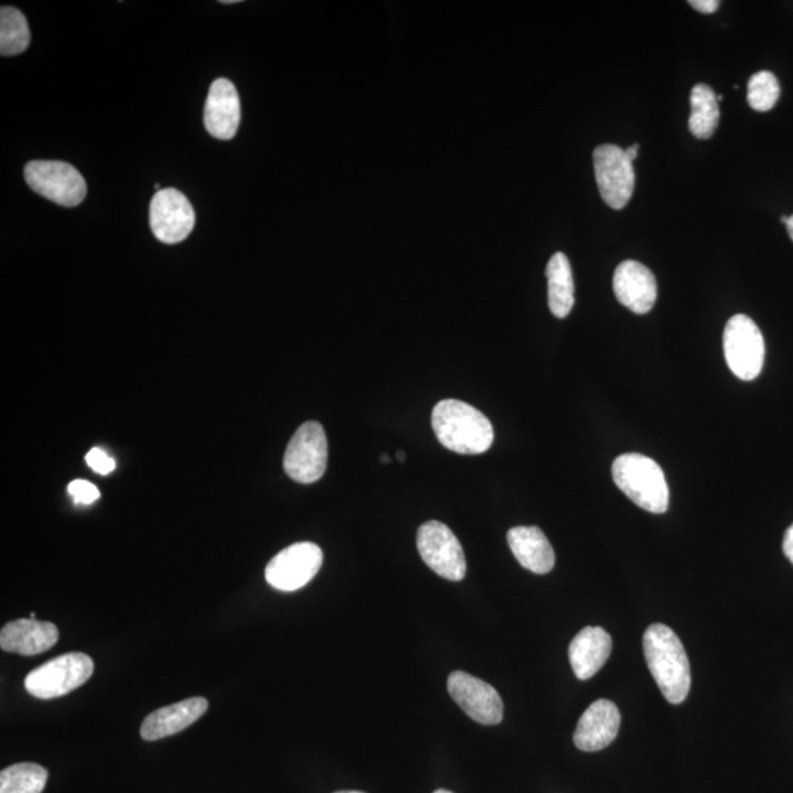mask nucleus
<instances>
[{"instance_id":"obj_1","label":"nucleus","mask_w":793,"mask_h":793,"mask_svg":"<svg viewBox=\"0 0 793 793\" xmlns=\"http://www.w3.org/2000/svg\"><path fill=\"white\" fill-rule=\"evenodd\" d=\"M644 654L664 698L682 704L691 690V666L675 632L662 623L651 625L644 634Z\"/></svg>"},{"instance_id":"obj_2","label":"nucleus","mask_w":793,"mask_h":793,"mask_svg":"<svg viewBox=\"0 0 793 793\" xmlns=\"http://www.w3.org/2000/svg\"><path fill=\"white\" fill-rule=\"evenodd\" d=\"M433 428L438 442L457 454H483L493 446L492 422L463 402H439L434 407Z\"/></svg>"},{"instance_id":"obj_3","label":"nucleus","mask_w":793,"mask_h":793,"mask_svg":"<svg viewBox=\"0 0 793 793\" xmlns=\"http://www.w3.org/2000/svg\"><path fill=\"white\" fill-rule=\"evenodd\" d=\"M613 479L618 489L644 511L662 515L668 508L671 492L662 467L638 453L622 454L613 463Z\"/></svg>"},{"instance_id":"obj_4","label":"nucleus","mask_w":793,"mask_h":793,"mask_svg":"<svg viewBox=\"0 0 793 793\" xmlns=\"http://www.w3.org/2000/svg\"><path fill=\"white\" fill-rule=\"evenodd\" d=\"M93 660L87 654L59 655L27 676L26 690L36 698H59L85 685L93 675Z\"/></svg>"},{"instance_id":"obj_5","label":"nucleus","mask_w":793,"mask_h":793,"mask_svg":"<svg viewBox=\"0 0 793 793\" xmlns=\"http://www.w3.org/2000/svg\"><path fill=\"white\" fill-rule=\"evenodd\" d=\"M723 347L728 368L737 378L753 380L759 377L764 366L765 344L753 319L746 315L728 319Z\"/></svg>"},{"instance_id":"obj_6","label":"nucleus","mask_w":793,"mask_h":793,"mask_svg":"<svg viewBox=\"0 0 793 793\" xmlns=\"http://www.w3.org/2000/svg\"><path fill=\"white\" fill-rule=\"evenodd\" d=\"M328 442L319 422H306L296 430L284 456V470L293 480L314 484L327 470Z\"/></svg>"},{"instance_id":"obj_7","label":"nucleus","mask_w":793,"mask_h":793,"mask_svg":"<svg viewBox=\"0 0 793 793\" xmlns=\"http://www.w3.org/2000/svg\"><path fill=\"white\" fill-rule=\"evenodd\" d=\"M24 174L31 189L59 206L75 208L87 195L85 178L70 163L33 160L27 165Z\"/></svg>"},{"instance_id":"obj_8","label":"nucleus","mask_w":793,"mask_h":793,"mask_svg":"<svg viewBox=\"0 0 793 793\" xmlns=\"http://www.w3.org/2000/svg\"><path fill=\"white\" fill-rule=\"evenodd\" d=\"M417 549L426 566L444 579L458 582L466 576L467 565L462 544L442 522L430 521L417 531Z\"/></svg>"},{"instance_id":"obj_9","label":"nucleus","mask_w":793,"mask_h":793,"mask_svg":"<svg viewBox=\"0 0 793 793\" xmlns=\"http://www.w3.org/2000/svg\"><path fill=\"white\" fill-rule=\"evenodd\" d=\"M594 169L605 204L616 210L625 208L635 190L634 162L627 158L625 149L614 145L598 146L594 150Z\"/></svg>"},{"instance_id":"obj_10","label":"nucleus","mask_w":793,"mask_h":793,"mask_svg":"<svg viewBox=\"0 0 793 793\" xmlns=\"http://www.w3.org/2000/svg\"><path fill=\"white\" fill-rule=\"evenodd\" d=\"M324 563V553L314 543H297L284 548L266 566L265 577L272 588L293 593L309 584Z\"/></svg>"},{"instance_id":"obj_11","label":"nucleus","mask_w":793,"mask_h":793,"mask_svg":"<svg viewBox=\"0 0 793 793\" xmlns=\"http://www.w3.org/2000/svg\"><path fill=\"white\" fill-rule=\"evenodd\" d=\"M196 226L195 209L181 191L165 189L150 201V228L165 245H177L190 236Z\"/></svg>"},{"instance_id":"obj_12","label":"nucleus","mask_w":793,"mask_h":793,"mask_svg":"<svg viewBox=\"0 0 793 793\" xmlns=\"http://www.w3.org/2000/svg\"><path fill=\"white\" fill-rule=\"evenodd\" d=\"M447 690L458 707L476 723L485 726L502 723L504 714L502 696L489 683L469 673L457 671L448 677Z\"/></svg>"},{"instance_id":"obj_13","label":"nucleus","mask_w":793,"mask_h":793,"mask_svg":"<svg viewBox=\"0 0 793 793\" xmlns=\"http://www.w3.org/2000/svg\"><path fill=\"white\" fill-rule=\"evenodd\" d=\"M618 303L636 315L648 314L657 301V281L645 265L626 260L617 266L613 278Z\"/></svg>"},{"instance_id":"obj_14","label":"nucleus","mask_w":793,"mask_h":793,"mask_svg":"<svg viewBox=\"0 0 793 793\" xmlns=\"http://www.w3.org/2000/svg\"><path fill=\"white\" fill-rule=\"evenodd\" d=\"M622 716L617 705L608 700H598L591 704L577 723L573 741L581 751L595 753L607 749L616 740Z\"/></svg>"},{"instance_id":"obj_15","label":"nucleus","mask_w":793,"mask_h":793,"mask_svg":"<svg viewBox=\"0 0 793 793\" xmlns=\"http://www.w3.org/2000/svg\"><path fill=\"white\" fill-rule=\"evenodd\" d=\"M241 121V103L236 86L227 78H218L210 86L205 105V127L219 140H231Z\"/></svg>"},{"instance_id":"obj_16","label":"nucleus","mask_w":793,"mask_h":793,"mask_svg":"<svg viewBox=\"0 0 793 793\" xmlns=\"http://www.w3.org/2000/svg\"><path fill=\"white\" fill-rule=\"evenodd\" d=\"M208 708V700L195 696V698L156 710L141 723L140 735L149 742L177 735L204 716Z\"/></svg>"},{"instance_id":"obj_17","label":"nucleus","mask_w":793,"mask_h":793,"mask_svg":"<svg viewBox=\"0 0 793 793\" xmlns=\"http://www.w3.org/2000/svg\"><path fill=\"white\" fill-rule=\"evenodd\" d=\"M58 627L53 623L40 622L36 618L9 622L0 632L2 650L26 657L46 653L58 643Z\"/></svg>"},{"instance_id":"obj_18","label":"nucleus","mask_w":793,"mask_h":793,"mask_svg":"<svg viewBox=\"0 0 793 793\" xmlns=\"http://www.w3.org/2000/svg\"><path fill=\"white\" fill-rule=\"evenodd\" d=\"M612 654V636L599 626H588L573 638L568 660L577 680L588 681L602 671Z\"/></svg>"},{"instance_id":"obj_19","label":"nucleus","mask_w":793,"mask_h":793,"mask_svg":"<svg viewBox=\"0 0 793 793\" xmlns=\"http://www.w3.org/2000/svg\"><path fill=\"white\" fill-rule=\"evenodd\" d=\"M507 543L513 556L526 571L547 575L556 565V554L547 536L536 526H516L507 532Z\"/></svg>"},{"instance_id":"obj_20","label":"nucleus","mask_w":793,"mask_h":793,"mask_svg":"<svg viewBox=\"0 0 793 793\" xmlns=\"http://www.w3.org/2000/svg\"><path fill=\"white\" fill-rule=\"evenodd\" d=\"M548 305L556 318H566L575 306V282L565 254L554 255L547 265Z\"/></svg>"},{"instance_id":"obj_21","label":"nucleus","mask_w":793,"mask_h":793,"mask_svg":"<svg viewBox=\"0 0 793 793\" xmlns=\"http://www.w3.org/2000/svg\"><path fill=\"white\" fill-rule=\"evenodd\" d=\"M718 100L712 87L696 85L691 93L690 130L696 139H710L717 130Z\"/></svg>"},{"instance_id":"obj_22","label":"nucleus","mask_w":793,"mask_h":793,"mask_svg":"<svg viewBox=\"0 0 793 793\" xmlns=\"http://www.w3.org/2000/svg\"><path fill=\"white\" fill-rule=\"evenodd\" d=\"M48 777V770L39 764H13L0 773V793H41Z\"/></svg>"},{"instance_id":"obj_23","label":"nucleus","mask_w":793,"mask_h":793,"mask_svg":"<svg viewBox=\"0 0 793 793\" xmlns=\"http://www.w3.org/2000/svg\"><path fill=\"white\" fill-rule=\"evenodd\" d=\"M30 44V29L26 17L16 8L0 9V53L2 57H16L24 52Z\"/></svg>"},{"instance_id":"obj_24","label":"nucleus","mask_w":793,"mask_h":793,"mask_svg":"<svg viewBox=\"0 0 793 793\" xmlns=\"http://www.w3.org/2000/svg\"><path fill=\"white\" fill-rule=\"evenodd\" d=\"M781 86L770 71L756 72L749 81V103L756 112H767L776 107Z\"/></svg>"},{"instance_id":"obj_25","label":"nucleus","mask_w":793,"mask_h":793,"mask_svg":"<svg viewBox=\"0 0 793 793\" xmlns=\"http://www.w3.org/2000/svg\"><path fill=\"white\" fill-rule=\"evenodd\" d=\"M68 494L75 498L77 504H85V506H89V504H93L100 498L98 487L89 483V480L82 479L72 480V483L68 485Z\"/></svg>"},{"instance_id":"obj_26","label":"nucleus","mask_w":793,"mask_h":793,"mask_svg":"<svg viewBox=\"0 0 793 793\" xmlns=\"http://www.w3.org/2000/svg\"><path fill=\"white\" fill-rule=\"evenodd\" d=\"M86 462L87 465L90 466V469L98 475L107 476L115 470L113 458L109 457L108 454L100 450V448H91V450L87 453Z\"/></svg>"},{"instance_id":"obj_27","label":"nucleus","mask_w":793,"mask_h":793,"mask_svg":"<svg viewBox=\"0 0 793 793\" xmlns=\"http://www.w3.org/2000/svg\"><path fill=\"white\" fill-rule=\"evenodd\" d=\"M691 7L701 13H713L718 9V0H691Z\"/></svg>"},{"instance_id":"obj_28","label":"nucleus","mask_w":793,"mask_h":793,"mask_svg":"<svg viewBox=\"0 0 793 793\" xmlns=\"http://www.w3.org/2000/svg\"><path fill=\"white\" fill-rule=\"evenodd\" d=\"M783 553L793 565V525L786 531L785 539H783Z\"/></svg>"},{"instance_id":"obj_29","label":"nucleus","mask_w":793,"mask_h":793,"mask_svg":"<svg viewBox=\"0 0 793 793\" xmlns=\"http://www.w3.org/2000/svg\"><path fill=\"white\" fill-rule=\"evenodd\" d=\"M627 158L634 162L638 158L640 145L631 146V148L625 149Z\"/></svg>"},{"instance_id":"obj_30","label":"nucleus","mask_w":793,"mask_h":793,"mask_svg":"<svg viewBox=\"0 0 793 793\" xmlns=\"http://www.w3.org/2000/svg\"><path fill=\"white\" fill-rule=\"evenodd\" d=\"M786 227H787V232H790V236L793 241V215H792V217H790V221H787Z\"/></svg>"},{"instance_id":"obj_31","label":"nucleus","mask_w":793,"mask_h":793,"mask_svg":"<svg viewBox=\"0 0 793 793\" xmlns=\"http://www.w3.org/2000/svg\"><path fill=\"white\" fill-rule=\"evenodd\" d=\"M397 458H398V462H402V463H403V462L406 460V454L403 453V452H398V453H397Z\"/></svg>"},{"instance_id":"obj_32","label":"nucleus","mask_w":793,"mask_h":793,"mask_svg":"<svg viewBox=\"0 0 793 793\" xmlns=\"http://www.w3.org/2000/svg\"><path fill=\"white\" fill-rule=\"evenodd\" d=\"M379 460H380V462H385V463H389V457L387 456V454H383V456L379 457Z\"/></svg>"},{"instance_id":"obj_33","label":"nucleus","mask_w":793,"mask_h":793,"mask_svg":"<svg viewBox=\"0 0 793 793\" xmlns=\"http://www.w3.org/2000/svg\"><path fill=\"white\" fill-rule=\"evenodd\" d=\"M221 3L232 4V3H238V0H224V2H221Z\"/></svg>"},{"instance_id":"obj_34","label":"nucleus","mask_w":793,"mask_h":793,"mask_svg":"<svg viewBox=\"0 0 793 793\" xmlns=\"http://www.w3.org/2000/svg\"><path fill=\"white\" fill-rule=\"evenodd\" d=\"M336 793H365V792H359V791H340Z\"/></svg>"},{"instance_id":"obj_35","label":"nucleus","mask_w":793,"mask_h":793,"mask_svg":"<svg viewBox=\"0 0 793 793\" xmlns=\"http://www.w3.org/2000/svg\"><path fill=\"white\" fill-rule=\"evenodd\" d=\"M434 793H452V792H450V791H446V790H438V791H435Z\"/></svg>"}]
</instances>
